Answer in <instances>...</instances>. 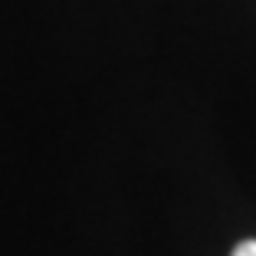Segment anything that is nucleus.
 Wrapping results in <instances>:
<instances>
[{
  "label": "nucleus",
  "mask_w": 256,
  "mask_h": 256,
  "mask_svg": "<svg viewBox=\"0 0 256 256\" xmlns=\"http://www.w3.org/2000/svg\"><path fill=\"white\" fill-rule=\"evenodd\" d=\"M234 256H256V240H243L240 246L234 250Z\"/></svg>",
  "instance_id": "f257e3e1"
}]
</instances>
